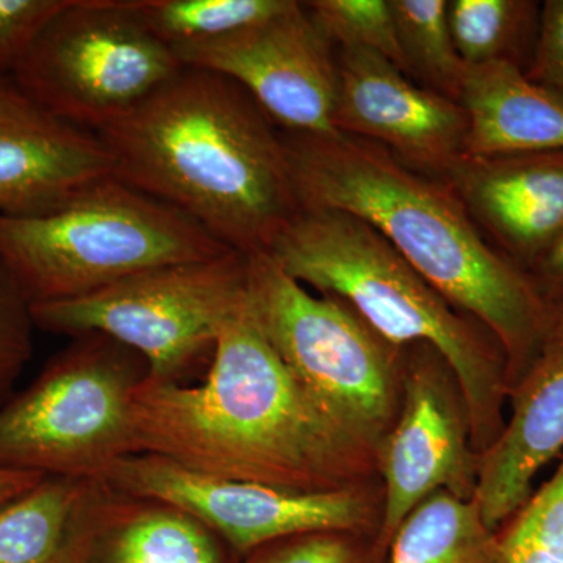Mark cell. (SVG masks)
Segmentation results:
<instances>
[{"mask_svg": "<svg viewBox=\"0 0 563 563\" xmlns=\"http://www.w3.org/2000/svg\"><path fill=\"white\" fill-rule=\"evenodd\" d=\"M147 365L103 333L76 336L0 406V470L102 481L136 454L132 406Z\"/></svg>", "mask_w": 563, "mask_h": 563, "instance_id": "8992f818", "label": "cell"}, {"mask_svg": "<svg viewBox=\"0 0 563 563\" xmlns=\"http://www.w3.org/2000/svg\"><path fill=\"white\" fill-rule=\"evenodd\" d=\"M103 483L157 499L209 528L236 554L309 533H342L365 523L366 507L350 488L290 492L211 476L155 454L114 463Z\"/></svg>", "mask_w": 563, "mask_h": 563, "instance_id": "30bf717a", "label": "cell"}, {"mask_svg": "<svg viewBox=\"0 0 563 563\" xmlns=\"http://www.w3.org/2000/svg\"><path fill=\"white\" fill-rule=\"evenodd\" d=\"M246 563H361L340 533H309L266 544L251 553Z\"/></svg>", "mask_w": 563, "mask_h": 563, "instance_id": "83f0119b", "label": "cell"}, {"mask_svg": "<svg viewBox=\"0 0 563 563\" xmlns=\"http://www.w3.org/2000/svg\"><path fill=\"white\" fill-rule=\"evenodd\" d=\"M111 176L113 161L95 132L60 120L13 76H0V214L52 213Z\"/></svg>", "mask_w": 563, "mask_h": 563, "instance_id": "5bb4252c", "label": "cell"}, {"mask_svg": "<svg viewBox=\"0 0 563 563\" xmlns=\"http://www.w3.org/2000/svg\"><path fill=\"white\" fill-rule=\"evenodd\" d=\"M336 62V132L379 144L437 180L465 157L468 118L461 102L415 84L373 51L340 49Z\"/></svg>", "mask_w": 563, "mask_h": 563, "instance_id": "7c38bea8", "label": "cell"}, {"mask_svg": "<svg viewBox=\"0 0 563 563\" xmlns=\"http://www.w3.org/2000/svg\"><path fill=\"white\" fill-rule=\"evenodd\" d=\"M529 274L544 295L563 291V232L543 252L542 257L533 263Z\"/></svg>", "mask_w": 563, "mask_h": 563, "instance_id": "f1b7e54d", "label": "cell"}, {"mask_svg": "<svg viewBox=\"0 0 563 563\" xmlns=\"http://www.w3.org/2000/svg\"><path fill=\"white\" fill-rule=\"evenodd\" d=\"M250 255L158 266L73 301L33 306L36 329L103 333L144 358L155 383L185 384L211 363L218 336L250 302Z\"/></svg>", "mask_w": 563, "mask_h": 563, "instance_id": "52a82bcc", "label": "cell"}, {"mask_svg": "<svg viewBox=\"0 0 563 563\" xmlns=\"http://www.w3.org/2000/svg\"><path fill=\"white\" fill-rule=\"evenodd\" d=\"M465 157L563 151V102L507 62L468 69Z\"/></svg>", "mask_w": 563, "mask_h": 563, "instance_id": "ac0fdd59", "label": "cell"}, {"mask_svg": "<svg viewBox=\"0 0 563 563\" xmlns=\"http://www.w3.org/2000/svg\"><path fill=\"white\" fill-rule=\"evenodd\" d=\"M303 287L346 303L384 342L428 344L461 387L481 454L503 432L509 363L487 329L465 320L368 222L346 211L301 209L266 252Z\"/></svg>", "mask_w": 563, "mask_h": 563, "instance_id": "277c9868", "label": "cell"}, {"mask_svg": "<svg viewBox=\"0 0 563 563\" xmlns=\"http://www.w3.org/2000/svg\"><path fill=\"white\" fill-rule=\"evenodd\" d=\"M539 2L451 0L448 20L455 49L468 68L507 62L526 70L539 36Z\"/></svg>", "mask_w": 563, "mask_h": 563, "instance_id": "44dd1931", "label": "cell"}, {"mask_svg": "<svg viewBox=\"0 0 563 563\" xmlns=\"http://www.w3.org/2000/svg\"><path fill=\"white\" fill-rule=\"evenodd\" d=\"M136 454L290 492L340 490L363 444L310 399L251 312L222 328L202 384L146 377L132 406Z\"/></svg>", "mask_w": 563, "mask_h": 563, "instance_id": "6da1fadb", "label": "cell"}, {"mask_svg": "<svg viewBox=\"0 0 563 563\" xmlns=\"http://www.w3.org/2000/svg\"><path fill=\"white\" fill-rule=\"evenodd\" d=\"M390 542V563H501L499 537L476 504L448 492L424 499Z\"/></svg>", "mask_w": 563, "mask_h": 563, "instance_id": "d6986e66", "label": "cell"}, {"mask_svg": "<svg viewBox=\"0 0 563 563\" xmlns=\"http://www.w3.org/2000/svg\"><path fill=\"white\" fill-rule=\"evenodd\" d=\"M90 483L47 476L0 504V563H60L74 514Z\"/></svg>", "mask_w": 563, "mask_h": 563, "instance_id": "ffe728a7", "label": "cell"}, {"mask_svg": "<svg viewBox=\"0 0 563 563\" xmlns=\"http://www.w3.org/2000/svg\"><path fill=\"white\" fill-rule=\"evenodd\" d=\"M303 3L333 46L376 52L406 74L390 0H313Z\"/></svg>", "mask_w": 563, "mask_h": 563, "instance_id": "cb8c5ba5", "label": "cell"}, {"mask_svg": "<svg viewBox=\"0 0 563 563\" xmlns=\"http://www.w3.org/2000/svg\"><path fill=\"white\" fill-rule=\"evenodd\" d=\"M401 420L380 450L385 481L383 539L437 492L473 501L477 465L466 444L465 421L444 380L418 365L406 380Z\"/></svg>", "mask_w": 563, "mask_h": 563, "instance_id": "9a60e30c", "label": "cell"}, {"mask_svg": "<svg viewBox=\"0 0 563 563\" xmlns=\"http://www.w3.org/2000/svg\"><path fill=\"white\" fill-rule=\"evenodd\" d=\"M66 0H0V76H13L33 41Z\"/></svg>", "mask_w": 563, "mask_h": 563, "instance_id": "484cf974", "label": "cell"}, {"mask_svg": "<svg viewBox=\"0 0 563 563\" xmlns=\"http://www.w3.org/2000/svg\"><path fill=\"white\" fill-rule=\"evenodd\" d=\"M390 5L407 76L461 102L470 68L455 49L448 0H390Z\"/></svg>", "mask_w": 563, "mask_h": 563, "instance_id": "7402d4cb", "label": "cell"}, {"mask_svg": "<svg viewBox=\"0 0 563 563\" xmlns=\"http://www.w3.org/2000/svg\"><path fill=\"white\" fill-rule=\"evenodd\" d=\"M442 181L528 273L563 232V151L463 157Z\"/></svg>", "mask_w": 563, "mask_h": 563, "instance_id": "2e32d148", "label": "cell"}, {"mask_svg": "<svg viewBox=\"0 0 563 563\" xmlns=\"http://www.w3.org/2000/svg\"><path fill=\"white\" fill-rule=\"evenodd\" d=\"M290 0H132L133 9L166 46L221 38L268 20Z\"/></svg>", "mask_w": 563, "mask_h": 563, "instance_id": "603a6c76", "label": "cell"}, {"mask_svg": "<svg viewBox=\"0 0 563 563\" xmlns=\"http://www.w3.org/2000/svg\"><path fill=\"white\" fill-rule=\"evenodd\" d=\"M250 307L274 351L325 417L363 444L395 404V352L346 303L314 296L269 254L250 255Z\"/></svg>", "mask_w": 563, "mask_h": 563, "instance_id": "ba28073f", "label": "cell"}, {"mask_svg": "<svg viewBox=\"0 0 563 563\" xmlns=\"http://www.w3.org/2000/svg\"><path fill=\"white\" fill-rule=\"evenodd\" d=\"M499 542H501V563H559L540 548L523 540L503 536Z\"/></svg>", "mask_w": 563, "mask_h": 563, "instance_id": "f546056e", "label": "cell"}, {"mask_svg": "<svg viewBox=\"0 0 563 563\" xmlns=\"http://www.w3.org/2000/svg\"><path fill=\"white\" fill-rule=\"evenodd\" d=\"M32 303L0 262V406L13 395L33 354Z\"/></svg>", "mask_w": 563, "mask_h": 563, "instance_id": "d4e9b609", "label": "cell"}, {"mask_svg": "<svg viewBox=\"0 0 563 563\" xmlns=\"http://www.w3.org/2000/svg\"><path fill=\"white\" fill-rule=\"evenodd\" d=\"M96 135L113 177L179 210L229 250L269 252L301 211L282 132L220 74L184 66Z\"/></svg>", "mask_w": 563, "mask_h": 563, "instance_id": "7a4b0ae2", "label": "cell"}, {"mask_svg": "<svg viewBox=\"0 0 563 563\" xmlns=\"http://www.w3.org/2000/svg\"><path fill=\"white\" fill-rule=\"evenodd\" d=\"M526 77L563 102V0H547Z\"/></svg>", "mask_w": 563, "mask_h": 563, "instance_id": "4316f807", "label": "cell"}, {"mask_svg": "<svg viewBox=\"0 0 563 563\" xmlns=\"http://www.w3.org/2000/svg\"><path fill=\"white\" fill-rule=\"evenodd\" d=\"M173 51L184 66L236 81L282 131L340 133L333 125L335 46L303 2L290 0L268 20Z\"/></svg>", "mask_w": 563, "mask_h": 563, "instance_id": "8fae6325", "label": "cell"}, {"mask_svg": "<svg viewBox=\"0 0 563 563\" xmlns=\"http://www.w3.org/2000/svg\"><path fill=\"white\" fill-rule=\"evenodd\" d=\"M282 136L301 209L346 211L383 233L422 279L501 344L512 387L548 321L547 295L531 274L488 242L444 181L379 144L344 133Z\"/></svg>", "mask_w": 563, "mask_h": 563, "instance_id": "3957f363", "label": "cell"}, {"mask_svg": "<svg viewBox=\"0 0 563 563\" xmlns=\"http://www.w3.org/2000/svg\"><path fill=\"white\" fill-rule=\"evenodd\" d=\"M217 533L169 504L91 481L60 563H232Z\"/></svg>", "mask_w": 563, "mask_h": 563, "instance_id": "e0dca14e", "label": "cell"}, {"mask_svg": "<svg viewBox=\"0 0 563 563\" xmlns=\"http://www.w3.org/2000/svg\"><path fill=\"white\" fill-rule=\"evenodd\" d=\"M547 298V328L510 387L509 420L477 465L473 503L493 532L531 498L537 474L563 450V291Z\"/></svg>", "mask_w": 563, "mask_h": 563, "instance_id": "4fadbf2b", "label": "cell"}, {"mask_svg": "<svg viewBox=\"0 0 563 563\" xmlns=\"http://www.w3.org/2000/svg\"><path fill=\"white\" fill-rule=\"evenodd\" d=\"M43 474L9 472V470H0V504L16 498L22 493L31 490L44 479Z\"/></svg>", "mask_w": 563, "mask_h": 563, "instance_id": "4dcf8cb0", "label": "cell"}, {"mask_svg": "<svg viewBox=\"0 0 563 563\" xmlns=\"http://www.w3.org/2000/svg\"><path fill=\"white\" fill-rule=\"evenodd\" d=\"M231 251L179 210L113 176L52 213L0 214V262L32 307L73 301L158 266Z\"/></svg>", "mask_w": 563, "mask_h": 563, "instance_id": "5b68a950", "label": "cell"}, {"mask_svg": "<svg viewBox=\"0 0 563 563\" xmlns=\"http://www.w3.org/2000/svg\"><path fill=\"white\" fill-rule=\"evenodd\" d=\"M181 68L132 0H66L13 77L55 117L96 133L131 113Z\"/></svg>", "mask_w": 563, "mask_h": 563, "instance_id": "9c48e42d", "label": "cell"}]
</instances>
